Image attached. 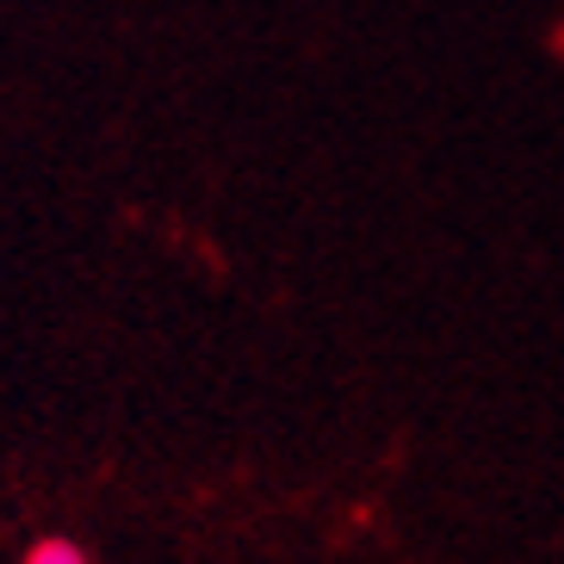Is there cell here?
Instances as JSON below:
<instances>
[{
    "label": "cell",
    "instance_id": "cell-1",
    "mask_svg": "<svg viewBox=\"0 0 564 564\" xmlns=\"http://www.w3.org/2000/svg\"><path fill=\"white\" fill-rule=\"evenodd\" d=\"M19 564H94V558H87V552L75 546V540H63V533H51V540H32Z\"/></svg>",
    "mask_w": 564,
    "mask_h": 564
}]
</instances>
